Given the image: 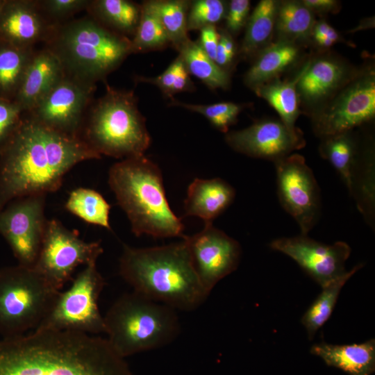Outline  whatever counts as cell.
Masks as SVG:
<instances>
[{"label":"cell","instance_id":"cell-1","mask_svg":"<svg viewBox=\"0 0 375 375\" xmlns=\"http://www.w3.org/2000/svg\"><path fill=\"white\" fill-rule=\"evenodd\" d=\"M101 157L80 137L54 131L24 112L0 151V210L15 199L56 192L73 167Z\"/></svg>","mask_w":375,"mask_h":375},{"label":"cell","instance_id":"cell-2","mask_svg":"<svg viewBox=\"0 0 375 375\" xmlns=\"http://www.w3.org/2000/svg\"><path fill=\"white\" fill-rule=\"evenodd\" d=\"M0 375H132L106 338L37 328L0 341Z\"/></svg>","mask_w":375,"mask_h":375},{"label":"cell","instance_id":"cell-3","mask_svg":"<svg viewBox=\"0 0 375 375\" xmlns=\"http://www.w3.org/2000/svg\"><path fill=\"white\" fill-rule=\"evenodd\" d=\"M119 272L133 291L176 310H194L210 294L199 279L183 238L147 248L124 244Z\"/></svg>","mask_w":375,"mask_h":375},{"label":"cell","instance_id":"cell-4","mask_svg":"<svg viewBox=\"0 0 375 375\" xmlns=\"http://www.w3.org/2000/svg\"><path fill=\"white\" fill-rule=\"evenodd\" d=\"M108 183L136 236L183 237V224L169 205L161 171L152 160L143 155L115 163Z\"/></svg>","mask_w":375,"mask_h":375},{"label":"cell","instance_id":"cell-5","mask_svg":"<svg viewBox=\"0 0 375 375\" xmlns=\"http://www.w3.org/2000/svg\"><path fill=\"white\" fill-rule=\"evenodd\" d=\"M44 46L59 58L65 74L95 84L131 54V39L87 15L58 24Z\"/></svg>","mask_w":375,"mask_h":375},{"label":"cell","instance_id":"cell-6","mask_svg":"<svg viewBox=\"0 0 375 375\" xmlns=\"http://www.w3.org/2000/svg\"><path fill=\"white\" fill-rule=\"evenodd\" d=\"M106 88V93L90 106L80 138L101 156H143L151 137L133 91L117 90L107 83Z\"/></svg>","mask_w":375,"mask_h":375},{"label":"cell","instance_id":"cell-7","mask_svg":"<svg viewBox=\"0 0 375 375\" xmlns=\"http://www.w3.org/2000/svg\"><path fill=\"white\" fill-rule=\"evenodd\" d=\"M103 318L106 339L124 358L169 344L181 330L175 309L134 291L119 297Z\"/></svg>","mask_w":375,"mask_h":375},{"label":"cell","instance_id":"cell-8","mask_svg":"<svg viewBox=\"0 0 375 375\" xmlns=\"http://www.w3.org/2000/svg\"><path fill=\"white\" fill-rule=\"evenodd\" d=\"M60 292L33 267L1 268L0 335L10 338L35 330Z\"/></svg>","mask_w":375,"mask_h":375},{"label":"cell","instance_id":"cell-9","mask_svg":"<svg viewBox=\"0 0 375 375\" xmlns=\"http://www.w3.org/2000/svg\"><path fill=\"white\" fill-rule=\"evenodd\" d=\"M105 283L97 269V261L88 263L72 279L69 288L60 292L49 312L37 328L90 335L105 333L104 318L99 308V296Z\"/></svg>","mask_w":375,"mask_h":375},{"label":"cell","instance_id":"cell-10","mask_svg":"<svg viewBox=\"0 0 375 375\" xmlns=\"http://www.w3.org/2000/svg\"><path fill=\"white\" fill-rule=\"evenodd\" d=\"M103 250L99 242H85L76 231L55 219L47 221L42 243L33 268L60 291L81 265L97 261Z\"/></svg>","mask_w":375,"mask_h":375},{"label":"cell","instance_id":"cell-11","mask_svg":"<svg viewBox=\"0 0 375 375\" xmlns=\"http://www.w3.org/2000/svg\"><path fill=\"white\" fill-rule=\"evenodd\" d=\"M96 85L65 74L28 111L30 117L59 133L80 137Z\"/></svg>","mask_w":375,"mask_h":375},{"label":"cell","instance_id":"cell-12","mask_svg":"<svg viewBox=\"0 0 375 375\" xmlns=\"http://www.w3.org/2000/svg\"><path fill=\"white\" fill-rule=\"evenodd\" d=\"M274 163L280 203L298 223L301 235H307L320 212L319 190L312 171L297 153Z\"/></svg>","mask_w":375,"mask_h":375},{"label":"cell","instance_id":"cell-13","mask_svg":"<svg viewBox=\"0 0 375 375\" xmlns=\"http://www.w3.org/2000/svg\"><path fill=\"white\" fill-rule=\"evenodd\" d=\"M45 194L15 199L0 210V233L19 265L33 267L42 243L47 219Z\"/></svg>","mask_w":375,"mask_h":375},{"label":"cell","instance_id":"cell-14","mask_svg":"<svg viewBox=\"0 0 375 375\" xmlns=\"http://www.w3.org/2000/svg\"><path fill=\"white\" fill-rule=\"evenodd\" d=\"M183 238L199 279L208 293L237 269L242 253L240 244L212 224H205L200 232Z\"/></svg>","mask_w":375,"mask_h":375},{"label":"cell","instance_id":"cell-15","mask_svg":"<svg viewBox=\"0 0 375 375\" xmlns=\"http://www.w3.org/2000/svg\"><path fill=\"white\" fill-rule=\"evenodd\" d=\"M375 115V78L366 74L347 87L315 117L316 132L323 138L350 132Z\"/></svg>","mask_w":375,"mask_h":375},{"label":"cell","instance_id":"cell-16","mask_svg":"<svg viewBox=\"0 0 375 375\" xmlns=\"http://www.w3.org/2000/svg\"><path fill=\"white\" fill-rule=\"evenodd\" d=\"M273 250L294 260L322 288L344 276L351 248L344 242L326 244L307 235L278 238L270 242Z\"/></svg>","mask_w":375,"mask_h":375},{"label":"cell","instance_id":"cell-17","mask_svg":"<svg viewBox=\"0 0 375 375\" xmlns=\"http://www.w3.org/2000/svg\"><path fill=\"white\" fill-rule=\"evenodd\" d=\"M226 141L238 152L274 162L304 144L300 133H292L282 122L276 120L260 121L246 128L227 133Z\"/></svg>","mask_w":375,"mask_h":375},{"label":"cell","instance_id":"cell-18","mask_svg":"<svg viewBox=\"0 0 375 375\" xmlns=\"http://www.w3.org/2000/svg\"><path fill=\"white\" fill-rule=\"evenodd\" d=\"M56 25L44 15L38 0H4L0 41L19 48H35L48 40Z\"/></svg>","mask_w":375,"mask_h":375},{"label":"cell","instance_id":"cell-19","mask_svg":"<svg viewBox=\"0 0 375 375\" xmlns=\"http://www.w3.org/2000/svg\"><path fill=\"white\" fill-rule=\"evenodd\" d=\"M56 55L47 47L35 49L13 101L25 112L31 109L65 75Z\"/></svg>","mask_w":375,"mask_h":375},{"label":"cell","instance_id":"cell-20","mask_svg":"<svg viewBox=\"0 0 375 375\" xmlns=\"http://www.w3.org/2000/svg\"><path fill=\"white\" fill-rule=\"evenodd\" d=\"M235 196L234 188L222 178H195L188 188L184 201L185 215L198 217L205 224H212L232 203Z\"/></svg>","mask_w":375,"mask_h":375},{"label":"cell","instance_id":"cell-21","mask_svg":"<svg viewBox=\"0 0 375 375\" xmlns=\"http://www.w3.org/2000/svg\"><path fill=\"white\" fill-rule=\"evenodd\" d=\"M312 355L321 358L330 367L349 375H371L375 371V340L351 344H333L324 341L310 348Z\"/></svg>","mask_w":375,"mask_h":375},{"label":"cell","instance_id":"cell-22","mask_svg":"<svg viewBox=\"0 0 375 375\" xmlns=\"http://www.w3.org/2000/svg\"><path fill=\"white\" fill-rule=\"evenodd\" d=\"M344 66L331 58H320L308 62L301 70L297 89L306 101L322 99L335 90L344 81Z\"/></svg>","mask_w":375,"mask_h":375},{"label":"cell","instance_id":"cell-23","mask_svg":"<svg viewBox=\"0 0 375 375\" xmlns=\"http://www.w3.org/2000/svg\"><path fill=\"white\" fill-rule=\"evenodd\" d=\"M85 10L105 28L130 38L136 31L141 5L128 0H90Z\"/></svg>","mask_w":375,"mask_h":375},{"label":"cell","instance_id":"cell-24","mask_svg":"<svg viewBox=\"0 0 375 375\" xmlns=\"http://www.w3.org/2000/svg\"><path fill=\"white\" fill-rule=\"evenodd\" d=\"M297 47L282 40L264 49L244 76V83L253 89L274 78L298 57Z\"/></svg>","mask_w":375,"mask_h":375},{"label":"cell","instance_id":"cell-25","mask_svg":"<svg viewBox=\"0 0 375 375\" xmlns=\"http://www.w3.org/2000/svg\"><path fill=\"white\" fill-rule=\"evenodd\" d=\"M301 72L289 81H270L253 88L258 96L265 99L278 113L281 122L294 133H299L295 127L299 115L297 85Z\"/></svg>","mask_w":375,"mask_h":375},{"label":"cell","instance_id":"cell-26","mask_svg":"<svg viewBox=\"0 0 375 375\" xmlns=\"http://www.w3.org/2000/svg\"><path fill=\"white\" fill-rule=\"evenodd\" d=\"M35 50L0 41V99L14 101Z\"/></svg>","mask_w":375,"mask_h":375},{"label":"cell","instance_id":"cell-27","mask_svg":"<svg viewBox=\"0 0 375 375\" xmlns=\"http://www.w3.org/2000/svg\"><path fill=\"white\" fill-rule=\"evenodd\" d=\"M177 51L188 73L209 88L226 89L228 86V74L208 57L197 42L189 38Z\"/></svg>","mask_w":375,"mask_h":375},{"label":"cell","instance_id":"cell-28","mask_svg":"<svg viewBox=\"0 0 375 375\" xmlns=\"http://www.w3.org/2000/svg\"><path fill=\"white\" fill-rule=\"evenodd\" d=\"M362 267V264L356 265L344 276L322 288V292L301 319L310 340L314 338L319 329L329 319L342 287Z\"/></svg>","mask_w":375,"mask_h":375},{"label":"cell","instance_id":"cell-29","mask_svg":"<svg viewBox=\"0 0 375 375\" xmlns=\"http://www.w3.org/2000/svg\"><path fill=\"white\" fill-rule=\"evenodd\" d=\"M319 150L322 156L328 160L339 173L352 194L356 147L350 132L324 138Z\"/></svg>","mask_w":375,"mask_h":375},{"label":"cell","instance_id":"cell-30","mask_svg":"<svg viewBox=\"0 0 375 375\" xmlns=\"http://www.w3.org/2000/svg\"><path fill=\"white\" fill-rule=\"evenodd\" d=\"M278 2L262 0L253 10L247 22L241 53L250 56L269 40L276 24Z\"/></svg>","mask_w":375,"mask_h":375},{"label":"cell","instance_id":"cell-31","mask_svg":"<svg viewBox=\"0 0 375 375\" xmlns=\"http://www.w3.org/2000/svg\"><path fill=\"white\" fill-rule=\"evenodd\" d=\"M65 206L84 222L111 231L110 206L98 192L84 188L74 189L69 193Z\"/></svg>","mask_w":375,"mask_h":375},{"label":"cell","instance_id":"cell-32","mask_svg":"<svg viewBox=\"0 0 375 375\" xmlns=\"http://www.w3.org/2000/svg\"><path fill=\"white\" fill-rule=\"evenodd\" d=\"M156 14L177 50L188 39L187 15L190 2L184 0H152L146 1Z\"/></svg>","mask_w":375,"mask_h":375},{"label":"cell","instance_id":"cell-33","mask_svg":"<svg viewBox=\"0 0 375 375\" xmlns=\"http://www.w3.org/2000/svg\"><path fill=\"white\" fill-rule=\"evenodd\" d=\"M275 25L286 40H305L312 34L315 21L302 2L287 1L278 3Z\"/></svg>","mask_w":375,"mask_h":375},{"label":"cell","instance_id":"cell-34","mask_svg":"<svg viewBox=\"0 0 375 375\" xmlns=\"http://www.w3.org/2000/svg\"><path fill=\"white\" fill-rule=\"evenodd\" d=\"M169 44V37L159 18L144 1L141 4V15L136 31L131 39L132 53L161 50Z\"/></svg>","mask_w":375,"mask_h":375},{"label":"cell","instance_id":"cell-35","mask_svg":"<svg viewBox=\"0 0 375 375\" xmlns=\"http://www.w3.org/2000/svg\"><path fill=\"white\" fill-rule=\"evenodd\" d=\"M169 106H178L203 115L218 130L227 133L242 107L233 102H220L213 104H192L172 98Z\"/></svg>","mask_w":375,"mask_h":375},{"label":"cell","instance_id":"cell-36","mask_svg":"<svg viewBox=\"0 0 375 375\" xmlns=\"http://www.w3.org/2000/svg\"><path fill=\"white\" fill-rule=\"evenodd\" d=\"M226 13V5L221 0H197L190 3L187 15L188 31L201 28L219 22Z\"/></svg>","mask_w":375,"mask_h":375},{"label":"cell","instance_id":"cell-37","mask_svg":"<svg viewBox=\"0 0 375 375\" xmlns=\"http://www.w3.org/2000/svg\"><path fill=\"white\" fill-rule=\"evenodd\" d=\"M44 15L54 24L68 21L74 14L86 10L90 0H38Z\"/></svg>","mask_w":375,"mask_h":375},{"label":"cell","instance_id":"cell-38","mask_svg":"<svg viewBox=\"0 0 375 375\" xmlns=\"http://www.w3.org/2000/svg\"><path fill=\"white\" fill-rule=\"evenodd\" d=\"M23 113L15 102L0 99V151L18 126Z\"/></svg>","mask_w":375,"mask_h":375},{"label":"cell","instance_id":"cell-39","mask_svg":"<svg viewBox=\"0 0 375 375\" xmlns=\"http://www.w3.org/2000/svg\"><path fill=\"white\" fill-rule=\"evenodd\" d=\"M250 10L248 0H232L226 13V24L231 33H238L247 24Z\"/></svg>","mask_w":375,"mask_h":375},{"label":"cell","instance_id":"cell-40","mask_svg":"<svg viewBox=\"0 0 375 375\" xmlns=\"http://www.w3.org/2000/svg\"><path fill=\"white\" fill-rule=\"evenodd\" d=\"M182 59L178 56L161 74L156 77L137 76L136 81L153 84L157 86L165 96L172 98V89Z\"/></svg>","mask_w":375,"mask_h":375},{"label":"cell","instance_id":"cell-41","mask_svg":"<svg viewBox=\"0 0 375 375\" xmlns=\"http://www.w3.org/2000/svg\"><path fill=\"white\" fill-rule=\"evenodd\" d=\"M219 40V34L215 25L208 26L200 30V37L197 42L202 50L214 61Z\"/></svg>","mask_w":375,"mask_h":375},{"label":"cell","instance_id":"cell-42","mask_svg":"<svg viewBox=\"0 0 375 375\" xmlns=\"http://www.w3.org/2000/svg\"><path fill=\"white\" fill-rule=\"evenodd\" d=\"M312 35L315 42L321 47H328L339 40L337 31L324 21L314 25Z\"/></svg>","mask_w":375,"mask_h":375},{"label":"cell","instance_id":"cell-43","mask_svg":"<svg viewBox=\"0 0 375 375\" xmlns=\"http://www.w3.org/2000/svg\"><path fill=\"white\" fill-rule=\"evenodd\" d=\"M194 86V83L190 77V74L187 71L182 60L172 89V96L173 97L178 92L193 91Z\"/></svg>","mask_w":375,"mask_h":375},{"label":"cell","instance_id":"cell-44","mask_svg":"<svg viewBox=\"0 0 375 375\" xmlns=\"http://www.w3.org/2000/svg\"><path fill=\"white\" fill-rule=\"evenodd\" d=\"M302 3L312 12H329L337 6V1L333 0H304Z\"/></svg>","mask_w":375,"mask_h":375},{"label":"cell","instance_id":"cell-45","mask_svg":"<svg viewBox=\"0 0 375 375\" xmlns=\"http://www.w3.org/2000/svg\"><path fill=\"white\" fill-rule=\"evenodd\" d=\"M3 3H4V0H0V12H1V10L3 6Z\"/></svg>","mask_w":375,"mask_h":375}]
</instances>
